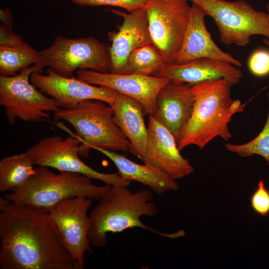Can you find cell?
<instances>
[{"mask_svg":"<svg viewBox=\"0 0 269 269\" xmlns=\"http://www.w3.org/2000/svg\"><path fill=\"white\" fill-rule=\"evenodd\" d=\"M0 46L16 47L24 45L26 43L17 34L1 25L0 28Z\"/></svg>","mask_w":269,"mask_h":269,"instance_id":"obj_28","label":"cell"},{"mask_svg":"<svg viewBox=\"0 0 269 269\" xmlns=\"http://www.w3.org/2000/svg\"><path fill=\"white\" fill-rule=\"evenodd\" d=\"M128 187L111 186L92 210L89 216L90 226L88 233L92 246L104 248L107 243L108 233L122 232L133 228L147 230L168 238L182 236L183 232L171 234L162 233L143 224L140 220L141 217H152L157 212L152 202V192L141 190L133 192Z\"/></svg>","mask_w":269,"mask_h":269,"instance_id":"obj_3","label":"cell"},{"mask_svg":"<svg viewBox=\"0 0 269 269\" xmlns=\"http://www.w3.org/2000/svg\"><path fill=\"white\" fill-rule=\"evenodd\" d=\"M250 203L252 208L259 215L266 216L269 214V190L263 180L259 181L251 196Z\"/></svg>","mask_w":269,"mask_h":269,"instance_id":"obj_26","label":"cell"},{"mask_svg":"<svg viewBox=\"0 0 269 269\" xmlns=\"http://www.w3.org/2000/svg\"><path fill=\"white\" fill-rule=\"evenodd\" d=\"M28 153L15 154L0 160V191L12 192L26 183L36 172Z\"/></svg>","mask_w":269,"mask_h":269,"instance_id":"obj_21","label":"cell"},{"mask_svg":"<svg viewBox=\"0 0 269 269\" xmlns=\"http://www.w3.org/2000/svg\"><path fill=\"white\" fill-rule=\"evenodd\" d=\"M267 10H268V14L269 16V4H268L267 6ZM264 43L267 44L269 47V38H268V39H266L264 40Z\"/></svg>","mask_w":269,"mask_h":269,"instance_id":"obj_31","label":"cell"},{"mask_svg":"<svg viewBox=\"0 0 269 269\" xmlns=\"http://www.w3.org/2000/svg\"><path fill=\"white\" fill-rule=\"evenodd\" d=\"M0 20L5 26H8L10 28L12 26V17L10 11L8 8L0 9Z\"/></svg>","mask_w":269,"mask_h":269,"instance_id":"obj_29","label":"cell"},{"mask_svg":"<svg viewBox=\"0 0 269 269\" xmlns=\"http://www.w3.org/2000/svg\"><path fill=\"white\" fill-rule=\"evenodd\" d=\"M80 142L76 134L65 138L49 136L39 140L26 152L35 166L80 173L111 186L131 184V181L124 179L118 173L100 172L85 163L80 158Z\"/></svg>","mask_w":269,"mask_h":269,"instance_id":"obj_9","label":"cell"},{"mask_svg":"<svg viewBox=\"0 0 269 269\" xmlns=\"http://www.w3.org/2000/svg\"><path fill=\"white\" fill-rule=\"evenodd\" d=\"M38 62V51L27 43L16 47L0 46L1 76H14Z\"/></svg>","mask_w":269,"mask_h":269,"instance_id":"obj_22","label":"cell"},{"mask_svg":"<svg viewBox=\"0 0 269 269\" xmlns=\"http://www.w3.org/2000/svg\"><path fill=\"white\" fill-rule=\"evenodd\" d=\"M11 203L8 200L3 196L0 198V210L2 211L7 208Z\"/></svg>","mask_w":269,"mask_h":269,"instance_id":"obj_30","label":"cell"},{"mask_svg":"<svg viewBox=\"0 0 269 269\" xmlns=\"http://www.w3.org/2000/svg\"><path fill=\"white\" fill-rule=\"evenodd\" d=\"M112 11L123 18L119 31L109 34L112 41L109 50L111 73L125 74L128 59L136 49L152 43L149 34L145 8L126 13Z\"/></svg>","mask_w":269,"mask_h":269,"instance_id":"obj_15","label":"cell"},{"mask_svg":"<svg viewBox=\"0 0 269 269\" xmlns=\"http://www.w3.org/2000/svg\"><path fill=\"white\" fill-rule=\"evenodd\" d=\"M194 104L192 85L170 81L159 91L152 116L176 138L189 121Z\"/></svg>","mask_w":269,"mask_h":269,"instance_id":"obj_18","label":"cell"},{"mask_svg":"<svg viewBox=\"0 0 269 269\" xmlns=\"http://www.w3.org/2000/svg\"><path fill=\"white\" fill-rule=\"evenodd\" d=\"M165 63L157 48L152 43L148 44L136 49L131 54L125 74L154 76Z\"/></svg>","mask_w":269,"mask_h":269,"instance_id":"obj_23","label":"cell"},{"mask_svg":"<svg viewBox=\"0 0 269 269\" xmlns=\"http://www.w3.org/2000/svg\"><path fill=\"white\" fill-rule=\"evenodd\" d=\"M30 80L41 92L55 100L61 109H73L88 100L102 101L111 106L117 94L111 89L90 84L78 78L60 75L49 68L46 75L33 72Z\"/></svg>","mask_w":269,"mask_h":269,"instance_id":"obj_13","label":"cell"},{"mask_svg":"<svg viewBox=\"0 0 269 269\" xmlns=\"http://www.w3.org/2000/svg\"><path fill=\"white\" fill-rule=\"evenodd\" d=\"M36 172L22 186L2 195L12 203L30 205L47 211L61 202L78 196L100 199L111 185L94 184L83 174L36 166Z\"/></svg>","mask_w":269,"mask_h":269,"instance_id":"obj_4","label":"cell"},{"mask_svg":"<svg viewBox=\"0 0 269 269\" xmlns=\"http://www.w3.org/2000/svg\"><path fill=\"white\" fill-rule=\"evenodd\" d=\"M250 72L257 76H264L269 74V51L258 50L250 56L248 61Z\"/></svg>","mask_w":269,"mask_h":269,"instance_id":"obj_27","label":"cell"},{"mask_svg":"<svg viewBox=\"0 0 269 269\" xmlns=\"http://www.w3.org/2000/svg\"><path fill=\"white\" fill-rule=\"evenodd\" d=\"M232 86L225 78L206 80L192 86L193 111L175 138L180 151L190 145L203 149L217 136L225 141L231 138L228 125L232 116L245 108L239 100L231 98Z\"/></svg>","mask_w":269,"mask_h":269,"instance_id":"obj_2","label":"cell"},{"mask_svg":"<svg viewBox=\"0 0 269 269\" xmlns=\"http://www.w3.org/2000/svg\"><path fill=\"white\" fill-rule=\"evenodd\" d=\"M269 112L266 123L259 134L249 142L241 144L227 143L228 150L242 157L254 154L263 157L269 165V92L268 94Z\"/></svg>","mask_w":269,"mask_h":269,"instance_id":"obj_24","label":"cell"},{"mask_svg":"<svg viewBox=\"0 0 269 269\" xmlns=\"http://www.w3.org/2000/svg\"><path fill=\"white\" fill-rule=\"evenodd\" d=\"M55 118L71 125L80 140V155L87 156L98 147L114 151H127L129 141L116 124L112 107L97 100H88L73 109H60Z\"/></svg>","mask_w":269,"mask_h":269,"instance_id":"obj_5","label":"cell"},{"mask_svg":"<svg viewBox=\"0 0 269 269\" xmlns=\"http://www.w3.org/2000/svg\"><path fill=\"white\" fill-rule=\"evenodd\" d=\"M202 7L214 20L222 43L244 46L254 35L269 38L268 13L244 0H187Z\"/></svg>","mask_w":269,"mask_h":269,"instance_id":"obj_7","label":"cell"},{"mask_svg":"<svg viewBox=\"0 0 269 269\" xmlns=\"http://www.w3.org/2000/svg\"><path fill=\"white\" fill-rule=\"evenodd\" d=\"M82 6L109 5L134 12L145 8L149 0H69Z\"/></svg>","mask_w":269,"mask_h":269,"instance_id":"obj_25","label":"cell"},{"mask_svg":"<svg viewBox=\"0 0 269 269\" xmlns=\"http://www.w3.org/2000/svg\"><path fill=\"white\" fill-rule=\"evenodd\" d=\"M92 149L108 157L117 168L118 173L124 179L135 181L147 186L157 194L160 195L179 188L176 180L147 164L136 163L116 151L98 147H93Z\"/></svg>","mask_w":269,"mask_h":269,"instance_id":"obj_20","label":"cell"},{"mask_svg":"<svg viewBox=\"0 0 269 269\" xmlns=\"http://www.w3.org/2000/svg\"><path fill=\"white\" fill-rule=\"evenodd\" d=\"M205 11L192 3L189 23L175 63L182 64L198 58H212L240 66L241 62L222 51L211 38L205 24Z\"/></svg>","mask_w":269,"mask_h":269,"instance_id":"obj_17","label":"cell"},{"mask_svg":"<svg viewBox=\"0 0 269 269\" xmlns=\"http://www.w3.org/2000/svg\"><path fill=\"white\" fill-rule=\"evenodd\" d=\"M0 241L1 269H81L43 209L11 203L0 211Z\"/></svg>","mask_w":269,"mask_h":269,"instance_id":"obj_1","label":"cell"},{"mask_svg":"<svg viewBox=\"0 0 269 269\" xmlns=\"http://www.w3.org/2000/svg\"><path fill=\"white\" fill-rule=\"evenodd\" d=\"M152 44L166 63H175L190 16L187 0H149L145 7Z\"/></svg>","mask_w":269,"mask_h":269,"instance_id":"obj_10","label":"cell"},{"mask_svg":"<svg viewBox=\"0 0 269 269\" xmlns=\"http://www.w3.org/2000/svg\"><path fill=\"white\" fill-rule=\"evenodd\" d=\"M77 78L89 84L111 89L131 97L143 106L145 115H153L160 90L170 81L165 78L136 74L103 73L88 69L76 71Z\"/></svg>","mask_w":269,"mask_h":269,"instance_id":"obj_12","label":"cell"},{"mask_svg":"<svg viewBox=\"0 0 269 269\" xmlns=\"http://www.w3.org/2000/svg\"><path fill=\"white\" fill-rule=\"evenodd\" d=\"M148 139L142 162L176 180L194 171L180 153L174 135L153 116L148 120Z\"/></svg>","mask_w":269,"mask_h":269,"instance_id":"obj_14","label":"cell"},{"mask_svg":"<svg viewBox=\"0 0 269 269\" xmlns=\"http://www.w3.org/2000/svg\"><path fill=\"white\" fill-rule=\"evenodd\" d=\"M43 67L35 64L11 76H0V105L9 125L17 120L26 122L50 121L49 112L61 108L55 100L37 89L30 77Z\"/></svg>","mask_w":269,"mask_h":269,"instance_id":"obj_6","label":"cell"},{"mask_svg":"<svg viewBox=\"0 0 269 269\" xmlns=\"http://www.w3.org/2000/svg\"><path fill=\"white\" fill-rule=\"evenodd\" d=\"M92 200L84 196L68 199L47 211L59 240L81 269L84 268L85 254L93 253L88 237L90 220L88 215Z\"/></svg>","mask_w":269,"mask_h":269,"instance_id":"obj_11","label":"cell"},{"mask_svg":"<svg viewBox=\"0 0 269 269\" xmlns=\"http://www.w3.org/2000/svg\"><path fill=\"white\" fill-rule=\"evenodd\" d=\"M111 106L116 124L129 141V151L142 161L148 139L143 106L136 100L119 93Z\"/></svg>","mask_w":269,"mask_h":269,"instance_id":"obj_19","label":"cell"},{"mask_svg":"<svg viewBox=\"0 0 269 269\" xmlns=\"http://www.w3.org/2000/svg\"><path fill=\"white\" fill-rule=\"evenodd\" d=\"M37 64L67 77L77 69L108 73L109 56L105 46L94 37H56L48 48L38 51Z\"/></svg>","mask_w":269,"mask_h":269,"instance_id":"obj_8","label":"cell"},{"mask_svg":"<svg viewBox=\"0 0 269 269\" xmlns=\"http://www.w3.org/2000/svg\"><path fill=\"white\" fill-rule=\"evenodd\" d=\"M154 76L192 86L206 80L225 78L234 86L240 82L243 74L240 70L228 62L203 58L182 64L165 63Z\"/></svg>","mask_w":269,"mask_h":269,"instance_id":"obj_16","label":"cell"}]
</instances>
